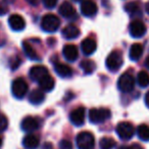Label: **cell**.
I'll list each match as a JSON object with an SVG mask.
<instances>
[{
  "label": "cell",
  "mask_w": 149,
  "mask_h": 149,
  "mask_svg": "<svg viewBox=\"0 0 149 149\" xmlns=\"http://www.w3.org/2000/svg\"><path fill=\"white\" fill-rule=\"evenodd\" d=\"M77 147L79 149H94L95 146V138L91 132L84 131L78 134L76 138Z\"/></svg>",
  "instance_id": "obj_1"
},
{
  "label": "cell",
  "mask_w": 149,
  "mask_h": 149,
  "mask_svg": "<svg viewBox=\"0 0 149 149\" xmlns=\"http://www.w3.org/2000/svg\"><path fill=\"white\" fill-rule=\"evenodd\" d=\"M60 26V19L53 13H48L43 17L41 21V28L44 32L54 33L58 30Z\"/></svg>",
  "instance_id": "obj_2"
},
{
  "label": "cell",
  "mask_w": 149,
  "mask_h": 149,
  "mask_svg": "<svg viewBox=\"0 0 149 149\" xmlns=\"http://www.w3.org/2000/svg\"><path fill=\"white\" fill-rule=\"evenodd\" d=\"M118 88L120 91L124 93H130L135 88V79L131 72H127L118 78Z\"/></svg>",
  "instance_id": "obj_3"
},
{
  "label": "cell",
  "mask_w": 149,
  "mask_h": 149,
  "mask_svg": "<svg viewBox=\"0 0 149 149\" xmlns=\"http://www.w3.org/2000/svg\"><path fill=\"white\" fill-rule=\"evenodd\" d=\"M124 63L122 52L120 50H113L109 53V55L106 58V66L110 72H116L122 68Z\"/></svg>",
  "instance_id": "obj_4"
},
{
  "label": "cell",
  "mask_w": 149,
  "mask_h": 149,
  "mask_svg": "<svg viewBox=\"0 0 149 149\" xmlns=\"http://www.w3.org/2000/svg\"><path fill=\"white\" fill-rule=\"evenodd\" d=\"M13 95L17 99H22L28 93V84L23 78H17L11 84Z\"/></svg>",
  "instance_id": "obj_5"
},
{
  "label": "cell",
  "mask_w": 149,
  "mask_h": 149,
  "mask_svg": "<svg viewBox=\"0 0 149 149\" xmlns=\"http://www.w3.org/2000/svg\"><path fill=\"white\" fill-rule=\"evenodd\" d=\"M109 109L106 108H93L89 111V120L92 124H101L110 118Z\"/></svg>",
  "instance_id": "obj_6"
},
{
  "label": "cell",
  "mask_w": 149,
  "mask_h": 149,
  "mask_svg": "<svg viewBox=\"0 0 149 149\" xmlns=\"http://www.w3.org/2000/svg\"><path fill=\"white\" fill-rule=\"evenodd\" d=\"M116 134L123 140H130L135 134L134 126L130 122H122L116 126Z\"/></svg>",
  "instance_id": "obj_7"
},
{
  "label": "cell",
  "mask_w": 149,
  "mask_h": 149,
  "mask_svg": "<svg viewBox=\"0 0 149 149\" xmlns=\"http://www.w3.org/2000/svg\"><path fill=\"white\" fill-rule=\"evenodd\" d=\"M129 31L133 38H141L146 33V26L140 19H135L129 26Z\"/></svg>",
  "instance_id": "obj_8"
},
{
  "label": "cell",
  "mask_w": 149,
  "mask_h": 149,
  "mask_svg": "<svg viewBox=\"0 0 149 149\" xmlns=\"http://www.w3.org/2000/svg\"><path fill=\"white\" fill-rule=\"evenodd\" d=\"M97 4L93 0H83L81 3V13L87 17H91L97 13Z\"/></svg>",
  "instance_id": "obj_9"
},
{
  "label": "cell",
  "mask_w": 149,
  "mask_h": 149,
  "mask_svg": "<svg viewBox=\"0 0 149 149\" xmlns=\"http://www.w3.org/2000/svg\"><path fill=\"white\" fill-rule=\"evenodd\" d=\"M59 15H62L63 17L68 19H74L77 17V11L74 9V7L72 6V4L68 1H64L60 4L59 6Z\"/></svg>",
  "instance_id": "obj_10"
},
{
  "label": "cell",
  "mask_w": 149,
  "mask_h": 149,
  "mask_svg": "<svg viewBox=\"0 0 149 149\" xmlns=\"http://www.w3.org/2000/svg\"><path fill=\"white\" fill-rule=\"evenodd\" d=\"M22 130L28 133H32L34 131L38 130L40 127V122L38 118H33V116H27L22 120Z\"/></svg>",
  "instance_id": "obj_11"
},
{
  "label": "cell",
  "mask_w": 149,
  "mask_h": 149,
  "mask_svg": "<svg viewBox=\"0 0 149 149\" xmlns=\"http://www.w3.org/2000/svg\"><path fill=\"white\" fill-rule=\"evenodd\" d=\"M70 120L74 126L80 127L85 123V108L77 107L70 113Z\"/></svg>",
  "instance_id": "obj_12"
},
{
  "label": "cell",
  "mask_w": 149,
  "mask_h": 149,
  "mask_svg": "<svg viewBox=\"0 0 149 149\" xmlns=\"http://www.w3.org/2000/svg\"><path fill=\"white\" fill-rule=\"evenodd\" d=\"M8 25L13 31H23L26 27V22L24 17L19 15H11L8 19Z\"/></svg>",
  "instance_id": "obj_13"
},
{
  "label": "cell",
  "mask_w": 149,
  "mask_h": 149,
  "mask_svg": "<svg viewBox=\"0 0 149 149\" xmlns=\"http://www.w3.org/2000/svg\"><path fill=\"white\" fill-rule=\"evenodd\" d=\"M48 72V70L46 66L44 65H34L33 68H31L30 70V78H31L32 81H36L38 82L39 80H41L44 76H46Z\"/></svg>",
  "instance_id": "obj_14"
},
{
  "label": "cell",
  "mask_w": 149,
  "mask_h": 149,
  "mask_svg": "<svg viewBox=\"0 0 149 149\" xmlns=\"http://www.w3.org/2000/svg\"><path fill=\"white\" fill-rule=\"evenodd\" d=\"M62 54H63L64 58L68 61H74L79 56V51L78 48L74 44H66L62 49Z\"/></svg>",
  "instance_id": "obj_15"
},
{
  "label": "cell",
  "mask_w": 149,
  "mask_h": 149,
  "mask_svg": "<svg viewBox=\"0 0 149 149\" xmlns=\"http://www.w3.org/2000/svg\"><path fill=\"white\" fill-rule=\"evenodd\" d=\"M81 48L82 51L85 55H91L97 49V44H96V41L94 39H91V38H86L82 41L81 43Z\"/></svg>",
  "instance_id": "obj_16"
},
{
  "label": "cell",
  "mask_w": 149,
  "mask_h": 149,
  "mask_svg": "<svg viewBox=\"0 0 149 149\" xmlns=\"http://www.w3.org/2000/svg\"><path fill=\"white\" fill-rule=\"evenodd\" d=\"M40 144L39 137L35 134H28L23 139V146L26 149H36Z\"/></svg>",
  "instance_id": "obj_17"
},
{
  "label": "cell",
  "mask_w": 149,
  "mask_h": 149,
  "mask_svg": "<svg viewBox=\"0 0 149 149\" xmlns=\"http://www.w3.org/2000/svg\"><path fill=\"white\" fill-rule=\"evenodd\" d=\"M38 84H39V87L42 91L49 92L51 90H53L54 85H55V81H54L53 77H51L49 74H47L41 80L38 81Z\"/></svg>",
  "instance_id": "obj_18"
},
{
  "label": "cell",
  "mask_w": 149,
  "mask_h": 149,
  "mask_svg": "<svg viewBox=\"0 0 149 149\" xmlns=\"http://www.w3.org/2000/svg\"><path fill=\"white\" fill-rule=\"evenodd\" d=\"M61 34L65 39L72 40V39H76V38L79 37L81 32H80V29L77 26L68 25L63 28V30L61 31Z\"/></svg>",
  "instance_id": "obj_19"
},
{
  "label": "cell",
  "mask_w": 149,
  "mask_h": 149,
  "mask_svg": "<svg viewBox=\"0 0 149 149\" xmlns=\"http://www.w3.org/2000/svg\"><path fill=\"white\" fill-rule=\"evenodd\" d=\"M143 51H144V47H143L142 44L134 43L131 46L130 52H129V56H130L131 60L137 61L138 59H140V57L143 54Z\"/></svg>",
  "instance_id": "obj_20"
},
{
  "label": "cell",
  "mask_w": 149,
  "mask_h": 149,
  "mask_svg": "<svg viewBox=\"0 0 149 149\" xmlns=\"http://www.w3.org/2000/svg\"><path fill=\"white\" fill-rule=\"evenodd\" d=\"M29 101L31 102L32 104H35V105H38V104L42 103L45 99V94H44V91H42L41 89H36L33 90L31 93L29 94Z\"/></svg>",
  "instance_id": "obj_21"
},
{
  "label": "cell",
  "mask_w": 149,
  "mask_h": 149,
  "mask_svg": "<svg viewBox=\"0 0 149 149\" xmlns=\"http://www.w3.org/2000/svg\"><path fill=\"white\" fill-rule=\"evenodd\" d=\"M54 70L56 74L61 78H70L72 74V70L70 68V66L64 63H55Z\"/></svg>",
  "instance_id": "obj_22"
},
{
  "label": "cell",
  "mask_w": 149,
  "mask_h": 149,
  "mask_svg": "<svg viewBox=\"0 0 149 149\" xmlns=\"http://www.w3.org/2000/svg\"><path fill=\"white\" fill-rule=\"evenodd\" d=\"M23 49H24V52H25L26 56H27L28 58H30L31 60L39 61V60L41 59V57H40L37 52H36V50L34 49L31 46V44H29L28 42H23Z\"/></svg>",
  "instance_id": "obj_23"
},
{
  "label": "cell",
  "mask_w": 149,
  "mask_h": 149,
  "mask_svg": "<svg viewBox=\"0 0 149 149\" xmlns=\"http://www.w3.org/2000/svg\"><path fill=\"white\" fill-rule=\"evenodd\" d=\"M125 10L132 15H141L140 5H139V3L136 2V1H131V2L127 3V4L125 5Z\"/></svg>",
  "instance_id": "obj_24"
},
{
  "label": "cell",
  "mask_w": 149,
  "mask_h": 149,
  "mask_svg": "<svg viewBox=\"0 0 149 149\" xmlns=\"http://www.w3.org/2000/svg\"><path fill=\"white\" fill-rule=\"evenodd\" d=\"M80 66H81V68L84 70V72H85L86 74H90L95 70L96 63L93 61V60L85 59V60H83V61H81Z\"/></svg>",
  "instance_id": "obj_25"
},
{
  "label": "cell",
  "mask_w": 149,
  "mask_h": 149,
  "mask_svg": "<svg viewBox=\"0 0 149 149\" xmlns=\"http://www.w3.org/2000/svg\"><path fill=\"white\" fill-rule=\"evenodd\" d=\"M137 135L140 140L145 141V142L149 141V126L145 124L140 125L137 129Z\"/></svg>",
  "instance_id": "obj_26"
},
{
  "label": "cell",
  "mask_w": 149,
  "mask_h": 149,
  "mask_svg": "<svg viewBox=\"0 0 149 149\" xmlns=\"http://www.w3.org/2000/svg\"><path fill=\"white\" fill-rule=\"evenodd\" d=\"M137 82L140 87L146 88L149 86V74L145 70H141L137 76Z\"/></svg>",
  "instance_id": "obj_27"
},
{
  "label": "cell",
  "mask_w": 149,
  "mask_h": 149,
  "mask_svg": "<svg viewBox=\"0 0 149 149\" xmlns=\"http://www.w3.org/2000/svg\"><path fill=\"white\" fill-rule=\"evenodd\" d=\"M116 146V141L110 137H103L99 142L100 149H112Z\"/></svg>",
  "instance_id": "obj_28"
},
{
  "label": "cell",
  "mask_w": 149,
  "mask_h": 149,
  "mask_svg": "<svg viewBox=\"0 0 149 149\" xmlns=\"http://www.w3.org/2000/svg\"><path fill=\"white\" fill-rule=\"evenodd\" d=\"M8 126V122H7V118H5V116L0 113V132H3L7 129Z\"/></svg>",
  "instance_id": "obj_29"
},
{
  "label": "cell",
  "mask_w": 149,
  "mask_h": 149,
  "mask_svg": "<svg viewBox=\"0 0 149 149\" xmlns=\"http://www.w3.org/2000/svg\"><path fill=\"white\" fill-rule=\"evenodd\" d=\"M42 2H43L44 6H45L46 8L52 9L57 4V0H42Z\"/></svg>",
  "instance_id": "obj_30"
},
{
  "label": "cell",
  "mask_w": 149,
  "mask_h": 149,
  "mask_svg": "<svg viewBox=\"0 0 149 149\" xmlns=\"http://www.w3.org/2000/svg\"><path fill=\"white\" fill-rule=\"evenodd\" d=\"M59 149H72V142L63 139V140H61L59 142Z\"/></svg>",
  "instance_id": "obj_31"
},
{
  "label": "cell",
  "mask_w": 149,
  "mask_h": 149,
  "mask_svg": "<svg viewBox=\"0 0 149 149\" xmlns=\"http://www.w3.org/2000/svg\"><path fill=\"white\" fill-rule=\"evenodd\" d=\"M19 64H21V58H19V57H15L10 62V66H11V68H13V70H15V68H19Z\"/></svg>",
  "instance_id": "obj_32"
},
{
  "label": "cell",
  "mask_w": 149,
  "mask_h": 149,
  "mask_svg": "<svg viewBox=\"0 0 149 149\" xmlns=\"http://www.w3.org/2000/svg\"><path fill=\"white\" fill-rule=\"evenodd\" d=\"M42 149H53V145L50 142H45L42 146Z\"/></svg>",
  "instance_id": "obj_33"
},
{
  "label": "cell",
  "mask_w": 149,
  "mask_h": 149,
  "mask_svg": "<svg viewBox=\"0 0 149 149\" xmlns=\"http://www.w3.org/2000/svg\"><path fill=\"white\" fill-rule=\"evenodd\" d=\"M128 149H143V147L139 144H132L131 146H128Z\"/></svg>",
  "instance_id": "obj_34"
},
{
  "label": "cell",
  "mask_w": 149,
  "mask_h": 149,
  "mask_svg": "<svg viewBox=\"0 0 149 149\" xmlns=\"http://www.w3.org/2000/svg\"><path fill=\"white\" fill-rule=\"evenodd\" d=\"M145 104H146V106L149 108V91L146 93V95H145Z\"/></svg>",
  "instance_id": "obj_35"
},
{
  "label": "cell",
  "mask_w": 149,
  "mask_h": 149,
  "mask_svg": "<svg viewBox=\"0 0 149 149\" xmlns=\"http://www.w3.org/2000/svg\"><path fill=\"white\" fill-rule=\"evenodd\" d=\"M144 65L146 68H149V56L145 59V62H144Z\"/></svg>",
  "instance_id": "obj_36"
},
{
  "label": "cell",
  "mask_w": 149,
  "mask_h": 149,
  "mask_svg": "<svg viewBox=\"0 0 149 149\" xmlns=\"http://www.w3.org/2000/svg\"><path fill=\"white\" fill-rule=\"evenodd\" d=\"M6 8H2V7H0V15H4V13H6Z\"/></svg>",
  "instance_id": "obj_37"
},
{
  "label": "cell",
  "mask_w": 149,
  "mask_h": 149,
  "mask_svg": "<svg viewBox=\"0 0 149 149\" xmlns=\"http://www.w3.org/2000/svg\"><path fill=\"white\" fill-rule=\"evenodd\" d=\"M145 9H146V13L149 15V2L146 3V5H145Z\"/></svg>",
  "instance_id": "obj_38"
},
{
  "label": "cell",
  "mask_w": 149,
  "mask_h": 149,
  "mask_svg": "<svg viewBox=\"0 0 149 149\" xmlns=\"http://www.w3.org/2000/svg\"><path fill=\"white\" fill-rule=\"evenodd\" d=\"M27 1H29L30 3H31V4H34V3H37V0H27Z\"/></svg>",
  "instance_id": "obj_39"
},
{
  "label": "cell",
  "mask_w": 149,
  "mask_h": 149,
  "mask_svg": "<svg viewBox=\"0 0 149 149\" xmlns=\"http://www.w3.org/2000/svg\"><path fill=\"white\" fill-rule=\"evenodd\" d=\"M118 149H128V146H124V145H123V146H120Z\"/></svg>",
  "instance_id": "obj_40"
},
{
  "label": "cell",
  "mask_w": 149,
  "mask_h": 149,
  "mask_svg": "<svg viewBox=\"0 0 149 149\" xmlns=\"http://www.w3.org/2000/svg\"><path fill=\"white\" fill-rule=\"evenodd\" d=\"M2 146V138H1V137H0V147Z\"/></svg>",
  "instance_id": "obj_41"
},
{
  "label": "cell",
  "mask_w": 149,
  "mask_h": 149,
  "mask_svg": "<svg viewBox=\"0 0 149 149\" xmlns=\"http://www.w3.org/2000/svg\"><path fill=\"white\" fill-rule=\"evenodd\" d=\"M74 1H76V2H79V1H81V0H74Z\"/></svg>",
  "instance_id": "obj_42"
}]
</instances>
